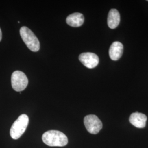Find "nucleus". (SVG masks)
<instances>
[{
	"instance_id": "11",
	"label": "nucleus",
	"mask_w": 148,
	"mask_h": 148,
	"mask_svg": "<svg viewBox=\"0 0 148 148\" xmlns=\"http://www.w3.org/2000/svg\"><path fill=\"white\" fill-rule=\"evenodd\" d=\"M2 31L1 30V28H0V41H1L2 40Z\"/></svg>"
},
{
	"instance_id": "5",
	"label": "nucleus",
	"mask_w": 148,
	"mask_h": 148,
	"mask_svg": "<svg viewBox=\"0 0 148 148\" xmlns=\"http://www.w3.org/2000/svg\"><path fill=\"white\" fill-rule=\"evenodd\" d=\"M84 125L87 131L93 134L98 133L103 127L100 119L95 115H89L85 116Z\"/></svg>"
},
{
	"instance_id": "1",
	"label": "nucleus",
	"mask_w": 148,
	"mask_h": 148,
	"mask_svg": "<svg viewBox=\"0 0 148 148\" xmlns=\"http://www.w3.org/2000/svg\"><path fill=\"white\" fill-rule=\"evenodd\" d=\"M42 139L43 143L50 147H64L68 143L66 136L57 130H49L44 133Z\"/></svg>"
},
{
	"instance_id": "7",
	"label": "nucleus",
	"mask_w": 148,
	"mask_h": 148,
	"mask_svg": "<svg viewBox=\"0 0 148 148\" xmlns=\"http://www.w3.org/2000/svg\"><path fill=\"white\" fill-rule=\"evenodd\" d=\"M129 121L134 127L139 128H143L145 127L147 117L142 113L136 112L131 115Z\"/></svg>"
},
{
	"instance_id": "12",
	"label": "nucleus",
	"mask_w": 148,
	"mask_h": 148,
	"mask_svg": "<svg viewBox=\"0 0 148 148\" xmlns=\"http://www.w3.org/2000/svg\"><path fill=\"white\" fill-rule=\"evenodd\" d=\"M147 1H148V0H147Z\"/></svg>"
},
{
	"instance_id": "3",
	"label": "nucleus",
	"mask_w": 148,
	"mask_h": 148,
	"mask_svg": "<svg viewBox=\"0 0 148 148\" xmlns=\"http://www.w3.org/2000/svg\"><path fill=\"white\" fill-rule=\"evenodd\" d=\"M29 122V117L22 114L16 120L10 130V136L13 139H18L25 132Z\"/></svg>"
},
{
	"instance_id": "9",
	"label": "nucleus",
	"mask_w": 148,
	"mask_h": 148,
	"mask_svg": "<svg viewBox=\"0 0 148 148\" xmlns=\"http://www.w3.org/2000/svg\"><path fill=\"white\" fill-rule=\"evenodd\" d=\"M84 16L80 13H74L66 18V23L72 27H79L84 23Z\"/></svg>"
},
{
	"instance_id": "10",
	"label": "nucleus",
	"mask_w": 148,
	"mask_h": 148,
	"mask_svg": "<svg viewBox=\"0 0 148 148\" xmlns=\"http://www.w3.org/2000/svg\"><path fill=\"white\" fill-rule=\"evenodd\" d=\"M108 25L111 29H114L119 26L120 22V14L116 9H111L108 16Z\"/></svg>"
},
{
	"instance_id": "6",
	"label": "nucleus",
	"mask_w": 148,
	"mask_h": 148,
	"mask_svg": "<svg viewBox=\"0 0 148 148\" xmlns=\"http://www.w3.org/2000/svg\"><path fill=\"white\" fill-rule=\"evenodd\" d=\"M79 59L81 63L89 69L95 68L99 62L98 56L91 52L81 53L79 56Z\"/></svg>"
},
{
	"instance_id": "8",
	"label": "nucleus",
	"mask_w": 148,
	"mask_h": 148,
	"mask_svg": "<svg viewBox=\"0 0 148 148\" xmlns=\"http://www.w3.org/2000/svg\"><path fill=\"white\" fill-rule=\"evenodd\" d=\"M123 51V46L122 43L119 41L114 42L111 44L109 54L110 58L112 60H118L121 57Z\"/></svg>"
},
{
	"instance_id": "4",
	"label": "nucleus",
	"mask_w": 148,
	"mask_h": 148,
	"mask_svg": "<svg viewBox=\"0 0 148 148\" xmlns=\"http://www.w3.org/2000/svg\"><path fill=\"white\" fill-rule=\"evenodd\" d=\"M11 84L13 90L16 92H21L26 88L28 84V79L23 72L15 71L11 76Z\"/></svg>"
},
{
	"instance_id": "2",
	"label": "nucleus",
	"mask_w": 148,
	"mask_h": 148,
	"mask_svg": "<svg viewBox=\"0 0 148 148\" xmlns=\"http://www.w3.org/2000/svg\"><path fill=\"white\" fill-rule=\"evenodd\" d=\"M20 35L27 48L32 52H37L40 48L38 39L32 30L26 27H21Z\"/></svg>"
}]
</instances>
